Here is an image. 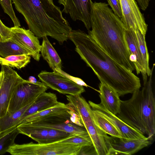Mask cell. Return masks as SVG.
Segmentation results:
<instances>
[{
  "instance_id": "1",
  "label": "cell",
  "mask_w": 155,
  "mask_h": 155,
  "mask_svg": "<svg viewBox=\"0 0 155 155\" xmlns=\"http://www.w3.org/2000/svg\"><path fill=\"white\" fill-rule=\"evenodd\" d=\"M69 39L101 82L114 90L119 96L140 89L139 78L110 57L88 34L80 30H72Z\"/></svg>"
},
{
  "instance_id": "2",
  "label": "cell",
  "mask_w": 155,
  "mask_h": 155,
  "mask_svg": "<svg viewBox=\"0 0 155 155\" xmlns=\"http://www.w3.org/2000/svg\"><path fill=\"white\" fill-rule=\"evenodd\" d=\"M88 35L112 59L130 71L135 70L125 36L126 27L105 2L93 3Z\"/></svg>"
},
{
  "instance_id": "3",
  "label": "cell",
  "mask_w": 155,
  "mask_h": 155,
  "mask_svg": "<svg viewBox=\"0 0 155 155\" xmlns=\"http://www.w3.org/2000/svg\"><path fill=\"white\" fill-rule=\"evenodd\" d=\"M24 17L29 29L38 38L49 36L60 44L69 39L72 30L53 0H12Z\"/></svg>"
},
{
  "instance_id": "4",
  "label": "cell",
  "mask_w": 155,
  "mask_h": 155,
  "mask_svg": "<svg viewBox=\"0 0 155 155\" xmlns=\"http://www.w3.org/2000/svg\"><path fill=\"white\" fill-rule=\"evenodd\" d=\"M153 73V72H152ZM152 73L141 90L133 93L130 98L120 101L116 115L150 140L155 134V101L152 88Z\"/></svg>"
},
{
  "instance_id": "5",
  "label": "cell",
  "mask_w": 155,
  "mask_h": 155,
  "mask_svg": "<svg viewBox=\"0 0 155 155\" xmlns=\"http://www.w3.org/2000/svg\"><path fill=\"white\" fill-rule=\"evenodd\" d=\"M81 147L60 142L45 144L31 142L21 144L15 143L7 152L12 155H76Z\"/></svg>"
},
{
  "instance_id": "6",
  "label": "cell",
  "mask_w": 155,
  "mask_h": 155,
  "mask_svg": "<svg viewBox=\"0 0 155 155\" xmlns=\"http://www.w3.org/2000/svg\"><path fill=\"white\" fill-rule=\"evenodd\" d=\"M48 88L42 82L37 81L32 83L25 80L15 90L11 99L7 114L15 112L34 101Z\"/></svg>"
},
{
  "instance_id": "7",
  "label": "cell",
  "mask_w": 155,
  "mask_h": 155,
  "mask_svg": "<svg viewBox=\"0 0 155 155\" xmlns=\"http://www.w3.org/2000/svg\"><path fill=\"white\" fill-rule=\"evenodd\" d=\"M70 118L67 111L50 115L38 121L24 124L63 130L91 140L85 128L72 122Z\"/></svg>"
},
{
  "instance_id": "8",
  "label": "cell",
  "mask_w": 155,
  "mask_h": 155,
  "mask_svg": "<svg viewBox=\"0 0 155 155\" xmlns=\"http://www.w3.org/2000/svg\"><path fill=\"white\" fill-rule=\"evenodd\" d=\"M38 76L41 82L48 87L61 94L81 95L85 91L83 86L77 84L58 71H43Z\"/></svg>"
},
{
  "instance_id": "9",
  "label": "cell",
  "mask_w": 155,
  "mask_h": 155,
  "mask_svg": "<svg viewBox=\"0 0 155 155\" xmlns=\"http://www.w3.org/2000/svg\"><path fill=\"white\" fill-rule=\"evenodd\" d=\"M3 77L0 86V118L5 116L12 95L17 87L25 80L11 68L2 65Z\"/></svg>"
},
{
  "instance_id": "10",
  "label": "cell",
  "mask_w": 155,
  "mask_h": 155,
  "mask_svg": "<svg viewBox=\"0 0 155 155\" xmlns=\"http://www.w3.org/2000/svg\"><path fill=\"white\" fill-rule=\"evenodd\" d=\"M122 15L120 18L126 28L139 30L146 35L148 25L135 0H120Z\"/></svg>"
},
{
  "instance_id": "11",
  "label": "cell",
  "mask_w": 155,
  "mask_h": 155,
  "mask_svg": "<svg viewBox=\"0 0 155 155\" xmlns=\"http://www.w3.org/2000/svg\"><path fill=\"white\" fill-rule=\"evenodd\" d=\"M108 149H112L110 155H131L151 143L147 139H130L115 136L105 137Z\"/></svg>"
},
{
  "instance_id": "12",
  "label": "cell",
  "mask_w": 155,
  "mask_h": 155,
  "mask_svg": "<svg viewBox=\"0 0 155 155\" xmlns=\"http://www.w3.org/2000/svg\"><path fill=\"white\" fill-rule=\"evenodd\" d=\"M93 3L91 0H65L62 12L74 21H82L89 31L92 27Z\"/></svg>"
},
{
  "instance_id": "13",
  "label": "cell",
  "mask_w": 155,
  "mask_h": 155,
  "mask_svg": "<svg viewBox=\"0 0 155 155\" xmlns=\"http://www.w3.org/2000/svg\"><path fill=\"white\" fill-rule=\"evenodd\" d=\"M88 103L93 110L104 117L115 126L120 133L121 137L130 139L148 138L127 125L100 104H96L90 101H88Z\"/></svg>"
},
{
  "instance_id": "14",
  "label": "cell",
  "mask_w": 155,
  "mask_h": 155,
  "mask_svg": "<svg viewBox=\"0 0 155 155\" xmlns=\"http://www.w3.org/2000/svg\"><path fill=\"white\" fill-rule=\"evenodd\" d=\"M10 28L12 35L11 38L19 45L32 52L35 55V60L38 61L41 56V45L38 38L29 29L17 26Z\"/></svg>"
},
{
  "instance_id": "15",
  "label": "cell",
  "mask_w": 155,
  "mask_h": 155,
  "mask_svg": "<svg viewBox=\"0 0 155 155\" xmlns=\"http://www.w3.org/2000/svg\"><path fill=\"white\" fill-rule=\"evenodd\" d=\"M125 36L130 53V60L134 65L137 74L141 73L144 85L147 81V76L144 68L135 31L131 28H126Z\"/></svg>"
},
{
  "instance_id": "16",
  "label": "cell",
  "mask_w": 155,
  "mask_h": 155,
  "mask_svg": "<svg viewBox=\"0 0 155 155\" xmlns=\"http://www.w3.org/2000/svg\"><path fill=\"white\" fill-rule=\"evenodd\" d=\"M80 120L91 138L97 155H108L109 149L105 139L107 134L95 124L93 118Z\"/></svg>"
},
{
  "instance_id": "17",
  "label": "cell",
  "mask_w": 155,
  "mask_h": 155,
  "mask_svg": "<svg viewBox=\"0 0 155 155\" xmlns=\"http://www.w3.org/2000/svg\"><path fill=\"white\" fill-rule=\"evenodd\" d=\"M59 102L58 101L57 97L55 94L45 91L42 93L37 97L21 116L17 124V126L27 117L54 107L58 104Z\"/></svg>"
},
{
  "instance_id": "18",
  "label": "cell",
  "mask_w": 155,
  "mask_h": 155,
  "mask_svg": "<svg viewBox=\"0 0 155 155\" xmlns=\"http://www.w3.org/2000/svg\"><path fill=\"white\" fill-rule=\"evenodd\" d=\"M100 103L113 114L116 115L120 111V101L119 96L114 90L106 84L101 82L99 85Z\"/></svg>"
},
{
  "instance_id": "19",
  "label": "cell",
  "mask_w": 155,
  "mask_h": 155,
  "mask_svg": "<svg viewBox=\"0 0 155 155\" xmlns=\"http://www.w3.org/2000/svg\"><path fill=\"white\" fill-rule=\"evenodd\" d=\"M66 97L68 103L66 105L69 110L75 112L80 118H93L92 110L90 105L81 95L68 94Z\"/></svg>"
},
{
  "instance_id": "20",
  "label": "cell",
  "mask_w": 155,
  "mask_h": 155,
  "mask_svg": "<svg viewBox=\"0 0 155 155\" xmlns=\"http://www.w3.org/2000/svg\"><path fill=\"white\" fill-rule=\"evenodd\" d=\"M42 38L40 50L41 54L54 71L59 72L62 70L61 59L47 36H44Z\"/></svg>"
},
{
  "instance_id": "21",
  "label": "cell",
  "mask_w": 155,
  "mask_h": 155,
  "mask_svg": "<svg viewBox=\"0 0 155 155\" xmlns=\"http://www.w3.org/2000/svg\"><path fill=\"white\" fill-rule=\"evenodd\" d=\"M19 134L26 135L39 144L48 143V128L23 124L17 126Z\"/></svg>"
},
{
  "instance_id": "22",
  "label": "cell",
  "mask_w": 155,
  "mask_h": 155,
  "mask_svg": "<svg viewBox=\"0 0 155 155\" xmlns=\"http://www.w3.org/2000/svg\"><path fill=\"white\" fill-rule=\"evenodd\" d=\"M22 54L30 55L35 60V55L32 52L19 45L11 38L4 41H0V56L2 58Z\"/></svg>"
},
{
  "instance_id": "23",
  "label": "cell",
  "mask_w": 155,
  "mask_h": 155,
  "mask_svg": "<svg viewBox=\"0 0 155 155\" xmlns=\"http://www.w3.org/2000/svg\"><path fill=\"white\" fill-rule=\"evenodd\" d=\"M35 101L20 109L11 114H7L5 116L0 118V137L13 128L17 127L21 116Z\"/></svg>"
},
{
  "instance_id": "24",
  "label": "cell",
  "mask_w": 155,
  "mask_h": 155,
  "mask_svg": "<svg viewBox=\"0 0 155 155\" xmlns=\"http://www.w3.org/2000/svg\"><path fill=\"white\" fill-rule=\"evenodd\" d=\"M69 110L64 104L60 102L55 106L28 116L23 119L20 124L40 120L50 115Z\"/></svg>"
},
{
  "instance_id": "25",
  "label": "cell",
  "mask_w": 155,
  "mask_h": 155,
  "mask_svg": "<svg viewBox=\"0 0 155 155\" xmlns=\"http://www.w3.org/2000/svg\"><path fill=\"white\" fill-rule=\"evenodd\" d=\"M92 110L93 120L96 125L111 136L121 137L120 133L113 124L104 117Z\"/></svg>"
},
{
  "instance_id": "26",
  "label": "cell",
  "mask_w": 155,
  "mask_h": 155,
  "mask_svg": "<svg viewBox=\"0 0 155 155\" xmlns=\"http://www.w3.org/2000/svg\"><path fill=\"white\" fill-rule=\"evenodd\" d=\"M31 56L26 54L12 55L5 58L0 57V64L21 69L30 62Z\"/></svg>"
},
{
  "instance_id": "27",
  "label": "cell",
  "mask_w": 155,
  "mask_h": 155,
  "mask_svg": "<svg viewBox=\"0 0 155 155\" xmlns=\"http://www.w3.org/2000/svg\"><path fill=\"white\" fill-rule=\"evenodd\" d=\"M135 31L139 44L144 68L147 76L149 77L153 72L154 64L153 68L150 69L149 66V56L145 40V35L139 30Z\"/></svg>"
},
{
  "instance_id": "28",
  "label": "cell",
  "mask_w": 155,
  "mask_h": 155,
  "mask_svg": "<svg viewBox=\"0 0 155 155\" xmlns=\"http://www.w3.org/2000/svg\"><path fill=\"white\" fill-rule=\"evenodd\" d=\"M19 134L17 127H15L0 137V155L7 152L10 147L15 143V140Z\"/></svg>"
},
{
  "instance_id": "29",
  "label": "cell",
  "mask_w": 155,
  "mask_h": 155,
  "mask_svg": "<svg viewBox=\"0 0 155 155\" xmlns=\"http://www.w3.org/2000/svg\"><path fill=\"white\" fill-rule=\"evenodd\" d=\"M48 128V143L59 142L74 135L63 130Z\"/></svg>"
},
{
  "instance_id": "30",
  "label": "cell",
  "mask_w": 155,
  "mask_h": 155,
  "mask_svg": "<svg viewBox=\"0 0 155 155\" xmlns=\"http://www.w3.org/2000/svg\"><path fill=\"white\" fill-rule=\"evenodd\" d=\"M0 4L4 12L11 18L14 26L20 27V21L15 15L12 5V0H0Z\"/></svg>"
},
{
  "instance_id": "31",
  "label": "cell",
  "mask_w": 155,
  "mask_h": 155,
  "mask_svg": "<svg viewBox=\"0 0 155 155\" xmlns=\"http://www.w3.org/2000/svg\"><path fill=\"white\" fill-rule=\"evenodd\" d=\"M59 142L63 143L74 144L81 147L93 145L91 140L75 135L63 140Z\"/></svg>"
},
{
  "instance_id": "32",
  "label": "cell",
  "mask_w": 155,
  "mask_h": 155,
  "mask_svg": "<svg viewBox=\"0 0 155 155\" xmlns=\"http://www.w3.org/2000/svg\"><path fill=\"white\" fill-rule=\"evenodd\" d=\"M12 36L11 28L5 25L0 19V41H6L11 38Z\"/></svg>"
},
{
  "instance_id": "33",
  "label": "cell",
  "mask_w": 155,
  "mask_h": 155,
  "mask_svg": "<svg viewBox=\"0 0 155 155\" xmlns=\"http://www.w3.org/2000/svg\"><path fill=\"white\" fill-rule=\"evenodd\" d=\"M114 13L120 18L122 13L120 0H107Z\"/></svg>"
},
{
  "instance_id": "34",
  "label": "cell",
  "mask_w": 155,
  "mask_h": 155,
  "mask_svg": "<svg viewBox=\"0 0 155 155\" xmlns=\"http://www.w3.org/2000/svg\"><path fill=\"white\" fill-rule=\"evenodd\" d=\"M97 155V154L93 145L82 147L78 155Z\"/></svg>"
},
{
  "instance_id": "35",
  "label": "cell",
  "mask_w": 155,
  "mask_h": 155,
  "mask_svg": "<svg viewBox=\"0 0 155 155\" xmlns=\"http://www.w3.org/2000/svg\"><path fill=\"white\" fill-rule=\"evenodd\" d=\"M59 72L64 75L66 77H67L70 80L76 83L77 84L80 85L85 86L87 87L89 86L88 85L83 81L81 79L77 77H75L72 76L66 73L64 71L62 70H61Z\"/></svg>"
},
{
  "instance_id": "36",
  "label": "cell",
  "mask_w": 155,
  "mask_h": 155,
  "mask_svg": "<svg viewBox=\"0 0 155 155\" xmlns=\"http://www.w3.org/2000/svg\"><path fill=\"white\" fill-rule=\"evenodd\" d=\"M67 112L70 115V120L72 122L81 127H84L81 121L80 117L77 114L69 110H67Z\"/></svg>"
},
{
  "instance_id": "37",
  "label": "cell",
  "mask_w": 155,
  "mask_h": 155,
  "mask_svg": "<svg viewBox=\"0 0 155 155\" xmlns=\"http://www.w3.org/2000/svg\"><path fill=\"white\" fill-rule=\"evenodd\" d=\"M28 81L32 83H35L37 81V80L36 78L35 77L32 76L29 77L28 78Z\"/></svg>"
},
{
  "instance_id": "38",
  "label": "cell",
  "mask_w": 155,
  "mask_h": 155,
  "mask_svg": "<svg viewBox=\"0 0 155 155\" xmlns=\"http://www.w3.org/2000/svg\"><path fill=\"white\" fill-rule=\"evenodd\" d=\"M58 2L61 4L64 5L65 4V0H58Z\"/></svg>"
},
{
  "instance_id": "39",
  "label": "cell",
  "mask_w": 155,
  "mask_h": 155,
  "mask_svg": "<svg viewBox=\"0 0 155 155\" xmlns=\"http://www.w3.org/2000/svg\"><path fill=\"white\" fill-rule=\"evenodd\" d=\"M3 77V73L2 71H0V86Z\"/></svg>"
}]
</instances>
